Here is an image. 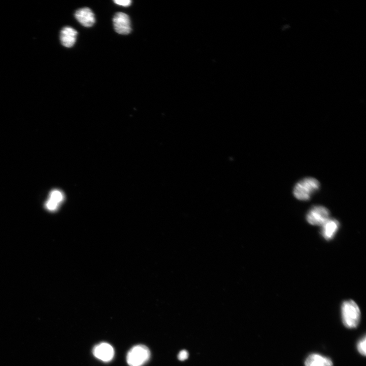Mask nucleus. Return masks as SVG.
Masks as SVG:
<instances>
[{"label":"nucleus","instance_id":"nucleus-1","mask_svg":"<svg viewBox=\"0 0 366 366\" xmlns=\"http://www.w3.org/2000/svg\"><path fill=\"white\" fill-rule=\"evenodd\" d=\"M341 311L342 321L345 327L348 329L356 328L360 321V312L355 302L348 300L343 302Z\"/></svg>","mask_w":366,"mask_h":366},{"label":"nucleus","instance_id":"nucleus-2","mask_svg":"<svg viewBox=\"0 0 366 366\" xmlns=\"http://www.w3.org/2000/svg\"><path fill=\"white\" fill-rule=\"evenodd\" d=\"M320 184L315 179L307 178L298 182L294 189V196L299 200H309L319 188Z\"/></svg>","mask_w":366,"mask_h":366},{"label":"nucleus","instance_id":"nucleus-3","mask_svg":"<svg viewBox=\"0 0 366 366\" xmlns=\"http://www.w3.org/2000/svg\"><path fill=\"white\" fill-rule=\"evenodd\" d=\"M149 349L143 345L133 347L128 352L127 361L130 366H142L150 359Z\"/></svg>","mask_w":366,"mask_h":366},{"label":"nucleus","instance_id":"nucleus-4","mask_svg":"<svg viewBox=\"0 0 366 366\" xmlns=\"http://www.w3.org/2000/svg\"><path fill=\"white\" fill-rule=\"evenodd\" d=\"M306 219L311 225L321 226L330 219V212L323 206H314L308 213Z\"/></svg>","mask_w":366,"mask_h":366},{"label":"nucleus","instance_id":"nucleus-5","mask_svg":"<svg viewBox=\"0 0 366 366\" xmlns=\"http://www.w3.org/2000/svg\"><path fill=\"white\" fill-rule=\"evenodd\" d=\"M115 31L121 35H128L132 32L130 17L124 13H116L113 19Z\"/></svg>","mask_w":366,"mask_h":366},{"label":"nucleus","instance_id":"nucleus-6","mask_svg":"<svg viewBox=\"0 0 366 366\" xmlns=\"http://www.w3.org/2000/svg\"><path fill=\"white\" fill-rule=\"evenodd\" d=\"M114 349L109 344L102 343L96 345L93 349V354L97 358L108 362L112 360L114 356Z\"/></svg>","mask_w":366,"mask_h":366},{"label":"nucleus","instance_id":"nucleus-7","mask_svg":"<svg viewBox=\"0 0 366 366\" xmlns=\"http://www.w3.org/2000/svg\"><path fill=\"white\" fill-rule=\"evenodd\" d=\"M75 17L81 25L85 27H91L95 23L94 13L90 9L87 8L77 10L75 13Z\"/></svg>","mask_w":366,"mask_h":366},{"label":"nucleus","instance_id":"nucleus-8","mask_svg":"<svg viewBox=\"0 0 366 366\" xmlns=\"http://www.w3.org/2000/svg\"><path fill=\"white\" fill-rule=\"evenodd\" d=\"M64 194L60 190H53L49 195L48 199L46 202L45 207L49 211H56L64 200Z\"/></svg>","mask_w":366,"mask_h":366},{"label":"nucleus","instance_id":"nucleus-9","mask_svg":"<svg viewBox=\"0 0 366 366\" xmlns=\"http://www.w3.org/2000/svg\"><path fill=\"white\" fill-rule=\"evenodd\" d=\"M77 32L70 27L64 28L60 34L61 42L63 46L70 48L72 47L76 40Z\"/></svg>","mask_w":366,"mask_h":366},{"label":"nucleus","instance_id":"nucleus-10","mask_svg":"<svg viewBox=\"0 0 366 366\" xmlns=\"http://www.w3.org/2000/svg\"><path fill=\"white\" fill-rule=\"evenodd\" d=\"M321 234L327 240L332 239L337 233L339 227V222L334 219H329L322 225Z\"/></svg>","mask_w":366,"mask_h":366},{"label":"nucleus","instance_id":"nucleus-11","mask_svg":"<svg viewBox=\"0 0 366 366\" xmlns=\"http://www.w3.org/2000/svg\"><path fill=\"white\" fill-rule=\"evenodd\" d=\"M332 361L329 358L313 353L309 355L305 361V366H333Z\"/></svg>","mask_w":366,"mask_h":366},{"label":"nucleus","instance_id":"nucleus-12","mask_svg":"<svg viewBox=\"0 0 366 366\" xmlns=\"http://www.w3.org/2000/svg\"><path fill=\"white\" fill-rule=\"evenodd\" d=\"M365 336H364L363 338L361 339L357 344V349L358 352L362 355L365 356L366 354L365 349Z\"/></svg>","mask_w":366,"mask_h":366},{"label":"nucleus","instance_id":"nucleus-13","mask_svg":"<svg viewBox=\"0 0 366 366\" xmlns=\"http://www.w3.org/2000/svg\"><path fill=\"white\" fill-rule=\"evenodd\" d=\"M113 2L118 6L124 7H129L132 4L131 0H115Z\"/></svg>","mask_w":366,"mask_h":366},{"label":"nucleus","instance_id":"nucleus-14","mask_svg":"<svg viewBox=\"0 0 366 366\" xmlns=\"http://www.w3.org/2000/svg\"><path fill=\"white\" fill-rule=\"evenodd\" d=\"M188 353L186 350H183L180 351L178 355V358L181 361H184L188 357Z\"/></svg>","mask_w":366,"mask_h":366}]
</instances>
